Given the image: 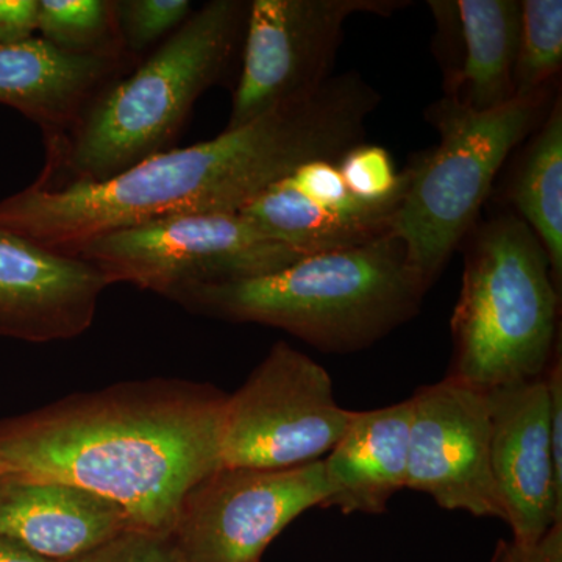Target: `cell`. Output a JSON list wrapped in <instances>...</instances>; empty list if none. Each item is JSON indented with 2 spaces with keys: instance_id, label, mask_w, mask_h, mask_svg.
I'll use <instances>...</instances> for the list:
<instances>
[{
  "instance_id": "1",
  "label": "cell",
  "mask_w": 562,
  "mask_h": 562,
  "mask_svg": "<svg viewBox=\"0 0 562 562\" xmlns=\"http://www.w3.org/2000/svg\"><path fill=\"white\" fill-rule=\"evenodd\" d=\"M225 401L179 379L68 395L0 419V475L72 484L120 505L136 530L172 535L188 492L221 465Z\"/></svg>"
},
{
  "instance_id": "2",
  "label": "cell",
  "mask_w": 562,
  "mask_h": 562,
  "mask_svg": "<svg viewBox=\"0 0 562 562\" xmlns=\"http://www.w3.org/2000/svg\"><path fill=\"white\" fill-rule=\"evenodd\" d=\"M305 160L297 122L271 111L101 183H33L0 202V231L74 257L92 239L122 228L184 214L239 213Z\"/></svg>"
},
{
  "instance_id": "3",
  "label": "cell",
  "mask_w": 562,
  "mask_h": 562,
  "mask_svg": "<svg viewBox=\"0 0 562 562\" xmlns=\"http://www.w3.org/2000/svg\"><path fill=\"white\" fill-rule=\"evenodd\" d=\"M427 288L391 233L351 249L306 255L280 271L184 288L188 312L279 328L325 353L369 349L416 317Z\"/></svg>"
},
{
  "instance_id": "4",
  "label": "cell",
  "mask_w": 562,
  "mask_h": 562,
  "mask_svg": "<svg viewBox=\"0 0 562 562\" xmlns=\"http://www.w3.org/2000/svg\"><path fill=\"white\" fill-rule=\"evenodd\" d=\"M249 3L213 0L127 77L111 83L72 131L47 144L35 184L101 183L173 149L199 98L222 79L246 31Z\"/></svg>"
},
{
  "instance_id": "5",
  "label": "cell",
  "mask_w": 562,
  "mask_h": 562,
  "mask_svg": "<svg viewBox=\"0 0 562 562\" xmlns=\"http://www.w3.org/2000/svg\"><path fill=\"white\" fill-rule=\"evenodd\" d=\"M465 241L446 376L482 391L541 379L561 346V291L546 249L513 213L476 224Z\"/></svg>"
},
{
  "instance_id": "6",
  "label": "cell",
  "mask_w": 562,
  "mask_h": 562,
  "mask_svg": "<svg viewBox=\"0 0 562 562\" xmlns=\"http://www.w3.org/2000/svg\"><path fill=\"white\" fill-rule=\"evenodd\" d=\"M549 103L546 88L492 110L469 109L446 95L428 106L439 143L408 166L412 179L390 227L428 291L479 224L506 158L539 127Z\"/></svg>"
},
{
  "instance_id": "7",
  "label": "cell",
  "mask_w": 562,
  "mask_h": 562,
  "mask_svg": "<svg viewBox=\"0 0 562 562\" xmlns=\"http://www.w3.org/2000/svg\"><path fill=\"white\" fill-rule=\"evenodd\" d=\"M74 257L94 266L109 286L127 283L171 299L184 288L277 272L306 255L241 213H202L106 233Z\"/></svg>"
},
{
  "instance_id": "8",
  "label": "cell",
  "mask_w": 562,
  "mask_h": 562,
  "mask_svg": "<svg viewBox=\"0 0 562 562\" xmlns=\"http://www.w3.org/2000/svg\"><path fill=\"white\" fill-rule=\"evenodd\" d=\"M351 417L336 401L324 366L276 342L243 386L227 394L221 465L288 469L324 460Z\"/></svg>"
},
{
  "instance_id": "9",
  "label": "cell",
  "mask_w": 562,
  "mask_h": 562,
  "mask_svg": "<svg viewBox=\"0 0 562 562\" xmlns=\"http://www.w3.org/2000/svg\"><path fill=\"white\" fill-rule=\"evenodd\" d=\"M403 0H254L243 70L225 131L312 94L331 77L344 25L353 14L390 16Z\"/></svg>"
},
{
  "instance_id": "10",
  "label": "cell",
  "mask_w": 562,
  "mask_h": 562,
  "mask_svg": "<svg viewBox=\"0 0 562 562\" xmlns=\"http://www.w3.org/2000/svg\"><path fill=\"white\" fill-rule=\"evenodd\" d=\"M325 498L322 460L288 469L220 465L188 492L171 536L184 562H261L273 539Z\"/></svg>"
},
{
  "instance_id": "11",
  "label": "cell",
  "mask_w": 562,
  "mask_h": 562,
  "mask_svg": "<svg viewBox=\"0 0 562 562\" xmlns=\"http://www.w3.org/2000/svg\"><path fill=\"white\" fill-rule=\"evenodd\" d=\"M412 401L408 486L446 512L506 522L490 454L487 391L446 379L417 387Z\"/></svg>"
},
{
  "instance_id": "12",
  "label": "cell",
  "mask_w": 562,
  "mask_h": 562,
  "mask_svg": "<svg viewBox=\"0 0 562 562\" xmlns=\"http://www.w3.org/2000/svg\"><path fill=\"white\" fill-rule=\"evenodd\" d=\"M492 475L517 547L541 541L562 522V484L554 475L546 380L487 391Z\"/></svg>"
},
{
  "instance_id": "13",
  "label": "cell",
  "mask_w": 562,
  "mask_h": 562,
  "mask_svg": "<svg viewBox=\"0 0 562 562\" xmlns=\"http://www.w3.org/2000/svg\"><path fill=\"white\" fill-rule=\"evenodd\" d=\"M106 284L90 262L0 231V338L46 344L83 335Z\"/></svg>"
},
{
  "instance_id": "14",
  "label": "cell",
  "mask_w": 562,
  "mask_h": 562,
  "mask_svg": "<svg viewBox=\"0 0 562 562\" xmlns=\"http://www.w3.org/2000/svg\"><path fill=\"white\" fill-rule=\"evenodd\" d=\"M132 60L131 55L69 54L43 38L0 44V103L36 122L47 146L72 131Z\"/></svg>"
},
{
  "instance_id": "15",
  "label": "cell",
  "mask_w": 562,
  "mask_h": 562,
  "mask_svg": "<svg viewBox=\"0 0 562 562\" xmlns=\"http://www.w3.org/2000/svg\"><path fill=\"white\" fill-rule=\"evenodd\" d=\"M116 503L72 484L0 475V535L55 562H70L132 530Z\"/></svg>"
},
{
  "instance_id": "16",
  "label": "cell",
  "mask_w": 562,
  "mask_h": 562,
  "mask_svg": "<svg viewBox=\"0 0 562 562\" xmlns=\"http://www.w3.org/2000/svg\"><path fill=\"white\" fill-rule=\"evenodd\" d=\"M412 401L353 412L342 438L324 458L327 498L321 509L380 516L408 486Z\"/></svg>"
},
{
  "instance_id": "17",
  "label": "cell",
  "mask_w": 562,
  "mask_h": 562,
  "mask_svg": "<svg viewBox=\"0 0 562 562\" xmlns=\"http://www.w3.org/2000/svg\"><path fill=\"white\" fill-rule=\"evenodd\" d=\"M453 16L460 27L461 57L447 74L446 98L484 111L512 101L519 47L520 2L458 0Z\"/></svg>"
},
{
  "instance_id": "18",
  "label": "cell",
  "mask_w": 562,
  "mask_h": 562,
  "mask_svg": "<svg viewBox=\"0 0 562 562\" xmlns=\"http://www.w3.org/2000/svg\"><path fill=\"white\" fill-rule=\"evenodd\" d=\"M398 205L347 213L314 202L280 180L239 213L272 239L314 255L351 249L382 238L390 233Z\"/></svg>"
},
{
  "instance_id": "19",
  "label": "cell",
  "mask_w": 562,
  "mask_h": 562,
  "mask_svg": "<svg viewBox=\"0 0 562 562\" xmlns=\"http://www.w3.org/2000/svg\"><path fill=\"white\" fill-rule=\"evenodd\" d=\"M509 199L520 220L535 232L552 266L558 290L562 283V102L554 99L532 133L514 173Z\"/></svg>"
},
{
  "instance_id": "20",
  "label": "cell",
  "mask_w": 562,
  "mask_h": 562,
  "mask_svg": "<svg viewBox=\"0 0 562 562\" xmlns=\"http://www.w3.org/2000/svg\"><path fill=\"white\" fill-rule=\"evenodd\" d=\"M38 31L69 54L128 55L111 0H40Z\"/></svg>"
},
{
  "instance_id": "21",
  "label": "cell",
  "mask_w": 562,
  "mask_h": 562,
  "mask_svg": "<svg viewBox=\"0 0 562 562\" xmlns=\"http://www.w3.org/2000/svg\"><path fill=\"white\" fill-rule=\"evenodd\" d=\"M561 66V0H524L520 2L514 92L524 95L552 87Z\"/></svg>"
},
{
  "instance_id": "22",
  "label": "cell",
  "mask_w": 562,
  "mask_h": 562,
  "mask_svg": "<svg viewBox=\"0 0 562 562\" xmlns=\"http://www.w3.org/2000/svg\"><path fill=\"white\" fill-rule=\"evenodd\" d=\"M338 168L349 190L371 205L401 203L412 179L409 168L397 172L390 151L375 144L351 147L338 161Z\"/></svg>"
},
{
  "instance_id": "23",
  "label": "cell",
  "mask_w": 562,
  "mask_h": 562,
  "mask_svg": "<svg viewBox=\"0 0 562 562\" xmlns=\"http://www.w3.org/2000/svg\"><path fill=\"white\" fill-rule=\"evenodd\" d=\"M191 14L188 0H120L116 18L125 52L135 58L177 31Z\"/></svg>"
},
{
  "instance_id": "24",
  "label": "cell",
  "mask_w": 562,
  "mask_h": 562,
  "mask_svg": "<svg viewBox=\"0 0 562 562\" xmlns=\"http://www.w3.org/2000/svg\"><path fill=\"white\" fill-rule=\"evenodd\" d=\"M283 180L312 201L347 211V213H361V211L383 206L360 201L344 181L338 162L310 161ZM387 205H395V203H387Z\"/></svg>"
},
{
  "instance_id": "25",
  "label": "cell",
  "mask_w": 562,
  "mask_h": 562,
  "mask_svg": "<svg viewBox=\"0 0 562 562\" xmlns=\"http://www.w3.org/2000/svg\"><path fill=\"white\" fill-rule=\"evenodd\" d=\"M70 562H184L171 535L144 530L122 532Z\"/></svg>"
},
{
  "instance_id": "26",
  "label": "cell",
  "mask_w": 562,
  "mask_h": 562,
  "mask_svg": "<svg viewBox=\"0 0 562 562\" xmlns=\"http://www.w3.org/2000/svg\"><path fill=\"white\" fill-rule=\"evenodd\" d=\"M40 0H0V44H16L38 31Z\"/></svg>"
},
{
  "instance_id": "27",
  "label": "cell",
  "mask_w": 562,
  "mask_h": 562,
  "mask_svg": "<svg viewBox=\"0 0 562 562\" xmlns=\"http://www.w3.org/2000/svg\"><path fill=\"white\" fill-rule=\"evenodd\" d=\"M512 562H562V522L531 547H517L512 541Z\"/></svg>"
},
{
  "instance_id": "28",
  "label": "cell",
  "mask_w": 562,
  "mask_h": 562,
  "mask_svg": "<svg viewBox=\"0 0 562 562\" xmlns=\"http://www.w3.org/2000/svg\"><path fill=\"white\" fill-rule=\"evenodd\" d=\"M0 562H55L32 552L27 547L0 535Z\"/></svg>"
},
{
  "instance_id": "29",
  "label": "cell",
  "mask_w": 562,
  "mask_h": 562,
  "mask_svg": "<svg viewBox=\"0 0 562 562\" xmlns=\"http://www.w3.org/2000/svg\"><path fill=\"white\" fill-rule=\"evenodd\" d=\"M490 562H512V542L498 541Z\"/></svg>"
}]
</instances>
